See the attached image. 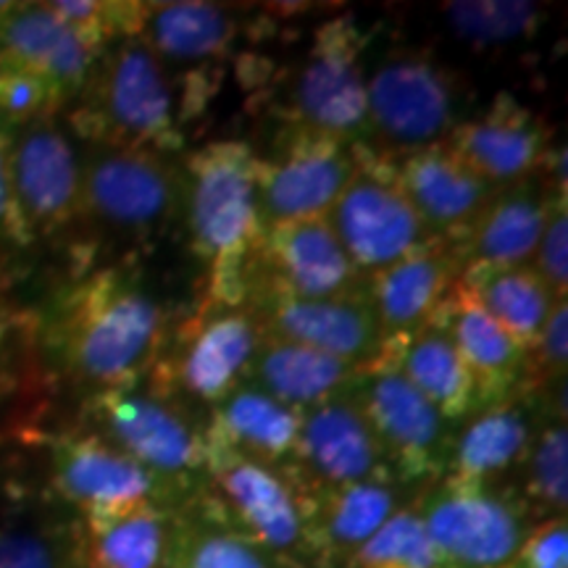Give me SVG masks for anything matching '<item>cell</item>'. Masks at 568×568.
<instances>
[{
	"mask_svg": "<svg viewBox=\"0 0 568 568\" xmlns=\"http://www.w3.org/2000/svg\"><path fill=\"white\" fill-rule=\"evenodd\" d=\"M172 316L132 264H109L69 282L42 318V343L59 372L84 389L142 385Z\"/></svg>",
	"mask_w": 568,
	"mask_h": 568,
	"instance_id": "6da1fadb",
	"label": "cell"
},
{
	"mask_svg": "<svg viewBox=\"0 0 568 568\" xmlns=\"http://www.w3.org/2000/svg\"><path fill=\"white\" fill-rule=\"evenodd\" d=\"M261 153L245 140H211L184 153L182 222L187 245L209 268L205 303L247 305V258L264 226L255 209Z\"/></svg>",
	"mask_w": 568,
	"mask_h": 568,
	"instance_id": "7a4b0ae2",
	"label": "cell"
},
{
	"mask_svg": "<svg viewBox=\"0 0 568 568\" xmlns=\"http://www.w3.org/2000/svg\"><path fill=\"white\" fill-rule=\"evenodd\" d=\"M74 103L69 126L90 145L142 148L169 159L184 151L180 84L142 38L105 48Z\"/></svg>",
	"mask_w": 568,
	"mask_h": 568,
	"instance_id": "3957f363",
	"label": "cell"
},
{
	"mask_svg": "<svg viewBox=\"0 0 568 568\" xmlns=\"http://www.w3.org/2000/svg\"><path fill=\"white\" fill-rule=\"evenodd\" d=\"M190 500L290 566L316 568L311 548L314 493L290 466H266L234 453L209 450L203 481Z\"/></svg>",
	"mask_w": 568,
	"mask_h": 568,
	"instance_id": "277c9868",
	"label": "cell"
},
{
	"mask_svg": "<svg viewBox=\"0 0 568 568\" xmlns=\"http://www.w3.org/2000/svg\"><path fill=\"white\" fill-rule=\"evenodd\" d=\"M261 343L264 326L251 305L226 308L203 301L193 316L172 324L142 385L195 414L211 410L243 385Z\"/></svg>",
	"mask_w": 568,
	"mask_h": 568,
	"instance_id": "5b68a950",
	"label": "cell"
},
{
	"mask_svg": "<svg viewBox=\"0 0 568 568\" xmlns=\"http://www.w3.org/2000/svg\"><path fill=\"white\" fill-rule=\"evenodd\" d=\"M84 429L172 485L184 500L205 474V416L148 389L145 385L84 395Z\"/></svg>",
	"mask_w": 568,
	"mask_h": 568,
	"instance_id": "8992f818",
	"label": "cell"
},
{
	"mask_svg": "<svg viewBox=\"0 0 568 568\" xmlns=\"http://www.w3.org/2000/svg\"><path fill=\"white\" fill-rule=\"evenodd\" d=\"M372 34L353 13L316 27L308 53L284 90V126L314 132L345 145H368L364 53Z\"/></svg>",
	"mask_w": 568,
	"mask_h": 568,
	"instance_id": "52a82bcc",
	"label": "cell"
},
{
	"mask_svg": "<svg viewBox=\"0 0 568 568\" xmlns=\"http://www.w3.org/2000/svg\"><path fill=\"white\" fill-rule=\"evenodd\" d=\"M368 145L403 155L439 145L460 124L466 92L450 69L416 48H395L366 77Z\"/></svg>",
	"mask_w": 568,
	"mask_h": 568,
	"instance_id": "ba28073f",
	"label": "cell"
},
{
	"mask_svg": "<svg viewBox=\"0 0 568 568\" xmlns=\"http://www.w3.org/2000/svg\"><path fill=\"white\" fill-rule=\"evenodd\" d=\"M358 169L326 213L339 245L364 276L429 251L439 243L397 184L393 159L372 145H355Z\"/></svg>",
	"mask_w": 568,
	"mask_h": 568,
	"instance_id": "9c48e42d",
	"label": "cell"
},
{
	"mask_svg": "<svg viewBox=\"0 0 568 568\" xmlns=\"http://www.w3.org/2000/svg\"><path fill=\"white\" fill-rule=\"evenodd\" d=\"M443 568H503L535 527L516 487H460L439 479L414 497Z\"/></svg>",
	"mask_w": 568,
	"mask_h": 568,
	"instance_id": "30bf717a",
	"label": "cell"
},
{
	"mask_svg": "<svg viewBox=\"0 0 568 568\" xmlns=\"http://www.w3.org/2000/svg\"><path fill=\"white\" fill-rule=\"evenodd\" d=\"M182 211V169L142 148L90 145L82 155V219L148 240Z\"/></svg>",
	"mask_w": 568,
	"mask_h": 568,
	"instance_id": "8fae6325",
	"label": "cell"
},
{
	"mask_svg": "<svg viewBox=\"0 0 568 568\" xmlns=\"http://www.w3.org/2000/svg\"><path fill=\"white\" fill-rule=\"evenodd\" d=\"M355 397L397 485L418 495L445 477L458 426L447 422L395 366L368 368L355 385Z\"/></svg>",
	"mask_w": 568,
	"mask_h": 568,
	"instance_id": "7c38bea8",
	"label": "cell"
},
{
	"mask_svg": "<svg viewBox=\"0 0 568 568\" xmlns=\"http://www.w3.org/2000/svg\"><path fill=\"white\" fill-rule=\"evenodd\" d=\"M51 497L80 521L124 514L145 506L180 508L184 497L172 485L142 468L95 432H63L51 439Z\"/></svg>",
	"mask_w": 568,
	"mask_h": 568,
	"instance_id": "4fadbf2b",
	"label": "cell"
},
{
	"mask_svg": "<svg viewBox=\"0 0 568 568\" xmlns=\"http://www.w3.org/2000/svg\"><path fill=\"white\" fill-rule=\"evenodd\" d=\"M358 169L355 145L284 126L268 155L258 161L255 209L261 226L322 219Z\"/></svg>",
	"mask_w": 568,
	"mask_h": 568,
	"instance_id": "5bb4252c",
	"label": "cell"
},
{
	"mask_svg": "<svg viewBox=\"0 0 568 568\" xmlns=\"http://www.w3.org/2000/svg\"><path fill=\"white\" fill-rule=\"evenodd\" d=\"M366 290L335 230L322 219L266 226L247 258V303L261 295L322 301Z\"/></svg>",
	"mask_w": 568,
	"mask_h": 568,
	"instance_id": "9a60e30c",
	"label": "cell"
},
{
	"mask_svg": "<svg viewBox=\"0 0 568 568\" xmlns=\"http://www.w3.org/2000/svg\"><path fill=\"white\" fill-rule=\"evenodd\" d=\"M287 466L314 495L353 481L393 479L355 389L303 410Z\"/></svg>",
	"mask_w": 568,
	"mask_h": 568,
	"instance_id": "2e32d148",
	"label": "cell"
},
{
	"mask_svg": "<svg viewBox=\"0 0 568 568\" xmlns=\"http://www.w3.org/2000/svg\"><path fill=\"white\" fill-rule=\"evenodd\" d=\"M13 193L38 237H53L82 219V155L55 119L13 134Z\"/></svg>",
	"mask_w": 568,
	"mask_h": 568,
	"instance_id": "e0dca14e",
	"label": "cell"
},
{
	"mask_svg": "<svg viewBox=\"0 0 568 568\" xmlns=\"http://www.w3.org/2000/svg\"><path fill=\"white\" fill-rule=\"evenodd\" d=\"M247 305L266 337L314 347L364 372L382 366V329L368 290L322 301L261 295Z\"/></svg>",
	"mask_w": 568,
	"mask_h": 568,
	"instance_id": "ac0fdd59",
	"label": "cell"
},
{
	"mask_svg": "<svg viewBox=\"0 0 568 568\" xmlns=\"http://www.w3.org/2000/svg\"><path fill=\"white\" fill-rule=\"evenodd\" d=\"M550 389H521L508 400L474 410L453 435L443 479L460 487H514L506 485V479L514 474L518 477L548 408Z\"/></svg>",
	"mask_w": 568,
	"mask_h": 568,
	"instance_id": "d6986e66",
	"label": "cell"
},
{
	"mask_svg": "<svg viewBox=\"0 0 568 568\" xmlns=\"http://www.w3.org/2000/svg\"><path fill=\"white\" fill-rule=\"evenodd\" d=\"M445 145L493 187H510L542 174L556 151L550 126L510 92L495 95L479 116L464 119Z\"/></svg>",
	"mask_w": 568,
	"mask_h": 568,
	"instance_id": "ffe728a7",
	"label": "cell"
},
{
	"mask_svg": "<svg viewBox=\"0 0 568 568\" xmlns=\"http://www.w3.org/2000/svg\"><path fill=\"white\" fill-rule=\"evenodd\" d=\"M460 272L456 247L437 245L366 276L368 301L382 329V366H395L408 339L432 324Z\"/></svg>",
	"mask_w": 568,
	"mask_h": 568,
	"instance_id": "44dd1931",
	"label": "cell"
},
{
	"mask_svg": "<svg viewBox=\"0 0 568 568\" xmlns=\"http://www.w3.org/2000/svg\"><path fill=\"white\" fill-rule=\"evenodd\" d=\"M397 184L439 243L460 247L500 187L474 174L445 142L389 155Z\"/></svg>",
	"mask_w": 568,
	"mask_h": 568,
	"instance_id": "7402d4cb",
	"label": "cell"
},
{
	"mask_svg": "<svg viewBox=\"0 0 568 568\" xmlns=\"http://www.w3.org/2000/svg\"><path fill=\"white\" fill-rule=\"evenodd\" d=\"M432 324L439 326L456 345L466 372L471 374L479 408L521 393L527 353L481 308L471 290L460 282V276L445 295V301L439 303Z\"/></svg>",
	"mask_w": 568,
	"mask_h": 568,
	"instance_id": "603a6c76",
	"label": "cell"
},
{
	"mask_svg": "<svg viewBox=\"0 0 568 568\" xmlns=\"http://www.w3.org/2000/svg\"><path fill=\"white\" fill-rule=\"evenodd\" d=\"M556 195L568 193L535 176L497 190L474 222L464 245L456 247L464 272L531 266Z\"/></svg>",
	"mask_w": 568,
	"mask_h": 568,
	"instance_id": "cb8c5ba5",
	"label": "cell"
},
{
	"mask_svg": "<svg viewBox=\"0 0 568 568\" xmlns=\"http://www.w3.org/2000/svg\"><path fill=\"white\" fill-rule=\"evenodd\" d=\"M245 34L243 17L226 6L203 0L145 3L140 34L159 59L172 67H222Z\"/></svg>",
	"mask_w": 568,
	"mask_h": 568,
	"instance_id": "d4e9b609",
	"label": "cell"
},
{
	"mask_svg": "<svg viewBox=\"0 0 568 568\" xmlns=\"http://www.w3.org/2000/svg\"><path fill=\"white\" fill-rule=\"evenodd\" d=\"M303 410L243 382L222 403L205 410V447L234 453L266 466H287L293 458Z\"/></svg>",
	"mask_w": 568,
	"mask_h": 568,
	"instance_id": "484cf974",
	"label": "cell"
},
{
	"mask_svg": "<svg viewBox=\"0 0 568 568\" xmlns=\"http://www.w3.org/2000/svg\"><path fill=\"white\" fill-rule=\"evenodd\" d=\"M408 489L395 479L353 481L314 495L311 548L316 568H343L376 529L408 506Z\"/></svg>",
	"mask_w": 568,
	"mask_h": 568,
	"instance_id": "4316f807",
	"label": "cell"
},
{
	"mask_svg": "<svg viewBox=\"0 0 568 568\" xmlns=\"http://www.w3.org/2000/svg\"><path fill=\"white\" fill-rule=\"evenodd\" d=\"M0 55L51 80L69 103L77 101L98 61L48 3H9L0 13Z\"/></svg>",
	"mask_w": 568,
	"mask_h": 568,
	"instance_id": "83f0119b",
	"label": "cell"
},
{
	"mask_svg": "<svg viewBox=\"0 0 568 568\" xmlns=\"http://www.w3.org/2000/svg\"><path fill=\"white\" fill-rule=\"evenodd\" d=\"M364 374V368L318 353L314 347L264 335V343L247 366L245 382L284 406L308 410L332 397L347 395Z\"/></svg>",
	"mask_w": 568,
	"mask_h": 568,
	"instance_id": "f1b7e54d",
	"label": "cell"
},
{
	"mask_svg": "<svg viewBox=\"0 0 568 568\" xmlns=\"http://www.w3.org/2000/svg\"><path fill=\"white\" fill-rule=\"evenodd\" d=\"M0 568H82V524L51 495L0 508Z\"/></svg>",
	"mask_w": 568,
	"mask_h": 568,
	"instance_id": "f546056e",
	"label": "cell"
},
{
	"mask_svg": "<svg viewBox=\"0 0 568 568\" xmlns=\"http://www.w3.org/2000/svg\"><path fill=\"white\" fill-rule=\"evenodd\" d=\"M82 524V568H166L172 510L153 506Z\"/></svg>",
	"mask_w": 568,
	"mask_h": 568,
	"instance_id": "4dcf8cb0",
	"label": "cell"
},
{
	"mask_svg": "<svg viewBox=\"0 0 568 568\" xmlns=\"http://www.w3.org/2000/svg\"><path fill=\"white\" fill-rule=\"evenodd\" d=\"M460 282L500 324V329L529 355L556 303L548 284L539 280L535 268H466L460 272Z\"/></svg>",
	"mask_w": 568,
	"mask_h": 568,
	"instance_id": "1f68e13d",
	"label": "cell"
},
{
	"mask_svg": "<svg viewBox=\"0 0 568 568\" xmlns=\"http://www.w3.org/2000/svg\"><path fill=\"white\" fill-rule=\"evenodd\" d=\"M395 368L450 424H464L474 410H479L471 374L466 372L456 345L439 326L429 324L416 337H410L397 355Z\"/></svg>",
	"mask_w": 568,
	"mask_h": 568,
	"instance_id": "d6a6232c",
	"label": "cell"
},
{
	"mask_svg": "<svg viewBox=\"0 0 568 568\" xmlns=\"http://www.w3.org/2000/svg\"><path fill=\"white\" fill-rule=\"evenodd\" d=\"M166 568H295L187 500L172 510Z\"/></svg>",
	"mask_w": 568,
	"mask_h": 568,
	"instance_id": "836d02e7",
	"label": "cell"
},
{
	"mask_svg": "<svg viewBox=\"0 0 568 568\" xmlns=\"http://www.w3.org/2000/svg\"><path fill=\"white\" fill-rule=\"evenodd\" d=\"M566 385V382H564ZM556 385L550 389L548 408L531 439L527 458L518 468L516 495L527 506L531 521L566 516L568 506V429L564 397H556Z\"/></svg>",
	"mask_w": 568,
	"mask_h": 568,
	"instance_id": "e575fe53",
	"label": "cell"
},
{
	"mask_svg": "<svg viewBox=\"0 0 568 568\" xmlns=\"http://www.w3.org/2000/svg\"><path fill=\"white\" fill-rule=\"evenodd\" d=\"M443 19L453 38L489 51L537 38L545 11L529 0H456L443 6Z\"/></svg>",
	"mask_w": 568,
	"mask_h": 568,
	"instance_id": "d590c367",
	"label": "cell"
},
{
	"mask_svg": "<svg viewBox=\"0 0 568 568\" xmlns=\"http://www.w3.org/2000/svg\"><path fill=\"white\" fill-rule=\"evenodd\" d=\"M343 568H443L432 548L414 500L389 516L374 537H368Z\"/></svg>",
	"mask_w": 568,
	"mask_h": 568,
	"instance_id": "8d00e7d4",
	"label": "cell"
},
{
	"mask_svg": "<svg viewBox=\"0 0 568 568\" xmlns=\"http://www.w3.org/2000/svg\"><path fill=\"white\" fill-rule=\"evenodd\" d=\"M48 9L98 55L113 42L138 38L145 17V3L132 0H55Z\"/></svg>",
	"mask_w": 568,
	"mask_h": 568,
	"instance_id": "74e56055",
	"label": "cell"
},
{
	"mask_svg": "<svg viewBox=\"0 0 568 568\" xmlns=\"http://www.w3.org/2000/svg\"><path fill=\"white\" fill-rule=\"evenodd\" d=\"M69 101L51 80L0 55V122L13 132L42 119H55Z\"/></svg>",
	"mask_w": 568,
	"mask_h": 568,
	"instance_id": "f35d334b",
	"label": "cell"
},
{
	"mask_svg": "<svg viewBox=\"0 0 568 568\" xmlns=\"http://www.w3.org/2000/svg\"><path fill=\"white\" fill-rule=\"evenodd\" d=\"M566 355H568V301L552 303L548 322L539 332L537 345L527 355L524 372V389L527 393H545V389L566 382Z\"/></svg>",
	"mask_w": 568,
	"mask_h": 568,
	"instance_id": "ab89813d",
	"label": "cell"
},
{
	"mask_svg": "<svg viewBox=\"0 0 568 568\" xmlns=\"http://www.w3.org/2000/svg\"><path fill=\"white\" fill-rule=\"evenodd\" d=\"M568 195L552 197L548 222H545L542 237H539L531 268L539 280L548 284L556 301H564L568 293Z\"/></svg>",
	"mask_w": 568,
	"mask_h": 568,
	"instance_id": "60d3db41",
	"label": "cell"
},
{
	"mask_svg": "<svg viewBox=\"0 0 568 568\" xmlns=\"http://www.w3.org/2000/svg\"><path fill=\"white\" fill-rule=\"evenodd\" d=\"M11 126L0 122V247L3 251H27L38 240L27 224L24 213L19 209L17 193H13V174H11V145H13Z\"/></svg>",
	"mask_w": 568,
	"mask_h": 568,
	"instance_id": "b9f144b4",
	"label": "cell"
},
{
	"mask_svg": "<svg viewBox=\"0 0 568 568\" xmlns=\"http://www.w3.org/2000/svg\"><path fill=\"white\" fill-rule=\"evenodd\" d=\"M516 568H568V524L566 516L545 518L529 529L521 550L514 560Z\"/></svg>",
	"mask_w": 568,
	"mask_h": 568,
	"instance_id": "7bdbcfd3",
	"label": "cell"
},
{
	"mask_svg": "<svg viewBox=\"0 0 568 568\" xmlns=\"http://www.w3.org/2000/svg\"><path fill=\"white\" fill-rule=\"evenodd\" d=\"M3 339H6V318L0 314V345H3Z\"/></svg>",
	"mask_w": 568,
	"mask_h": 568,
	"instance_id": "ee69618b",
	"label": "cell"
},
{
	"mask_svg": "<svg viewBox=\"0 0 568 568\" xmlns=\"http://www.w3.org/2000/svg\"><path fill=\"white\" fill-rule=\"evenodd\" d=\"M503 568H516V566H514V564H510V566H503Z\"/></svg>",
	"mask_w": 568,
	"mask_h": 568,
	"instance_id": "f6af8a7d",
	"label": "cell"
}]
</instances>
